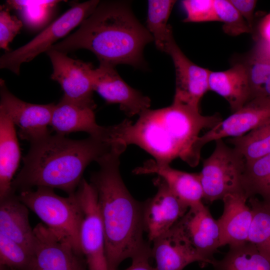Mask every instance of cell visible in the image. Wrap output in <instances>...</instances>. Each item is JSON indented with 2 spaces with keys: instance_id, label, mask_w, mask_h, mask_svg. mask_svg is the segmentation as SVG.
I'll return each instance as SVG.
<instances>
[{
  "instance_id": "ffe728a7",
  "label": "cell",
  "mask_w": 270,
  "mask_h": 270,
  "mask_svg": "<svg viewBox=\"0 0 270 270\" xmlns=\"http://www.w3.org/2000/svg\"><path fill=\"white\" fill-rule=\"evenodd\" d=\"M248 199L244 192L228 194L222 199L224 210L218 220L220 230L221 246H234L248 242L252 219Z\"/></svg>"
},
{
  "instance_id": "74e56055",
  "label": "cell",
  "mask_w": 270,
  "mask_h": 270,
  "mask_svg": "<svg viewBox=\"0 0 270 270\" xmlns=\"http://www.w3.org/2000/svg\"><path fill=\"white\" fill-rule=\"evenodd\" d=\"M260 96H264L270 100V76L262 88Z\"/></svg>"
},
{
  "instance_id": "603a6c76",
  "label": "cell",
  "mask_w": 270,
  "mask_h": 270,
  "mask_svg": "<svg viewBox=\"0 0 270 270\" xmlns=\"http://www.w3.org/2000/svg\"><path fill=\"white\" fill-rule=\"evenodd\" d=\"M14 126L10 117L0 110V200L12 193V183L20 159Z\"/></svg>"
},
{
  "instance_id": "44dd1931",
  "label": "cell",
  "mask_w": 270,
  "mask_h": 270,
  "mask_svg": "<svg viewBox=\"0 0 270 270\" xmlns=\"http://www.w3.org/2000/svg\"><path fill=\"white\" fill-rule=\"evenodd\" d=\"M209 90L224 98L232 112L252 100L248 76L243 62L235 63L224 71H210Z\"/></svg>"
},
{
  "instance_id": "d6986e66",
  "label": "cell",
  "mask_w": 270,
  "mask_h": 270,
  "mask_svg": "<svg viewBox=\"0 0 270 270\" xmlns=\"http://www.w3.org/2000/svg\"><path fill=\"white\" fill-rule=\"evenodd\" d=\"M135 174H156L173 194L189 208L203 204L204 192L198 173H189L150 159L134 168Z\"/></svg>"
},
{
  "instance_id": "836d02e7",
  "label": "cell",
  "mask_w": 270,
  "mask_h": 270,
  "mask_svg": "<svg viewBox=\"0 0 270 270\" xmlns=\"http://www.w3.org/2000/svg\"><path fill=\"white\" fill-rule=\"evenodd\" d=\"M22 22L15 16L11 15L9 10L0 6V48L8 52L11 51L8 44L19 33Z\"/></svg>"
},
{
  "instance_id": "7c38bea8",
  "label": "cell",
  "mask_w": 270,
  "mask_h": 270,
  "mask_svg": "<svg viewBox=\"0 0 270 270\" xmlns=\"http://www.w3.org/2000/svg\"><path fill=\"white\" fill-rule=\"evenodd\" d=\"M172 58L176 74V88L173 102L200 110V100L209 90L210 70L201 67L188 58L176 44L172 33L164 52Z\"/></svg>"
},
{
  "instance_id": "5b68a950",
  "label": "cell",
  "mask_w": 270,
  "mask_h": 270,
  "mask_svg": "<svg viewBox=\"0 0 270 270\" xmlns=\"http://www.w3.org/2000/svg\"><path fill=\"white\" fill-rule=\"evenodd\" d=\"M18 196L46 226L83 255L80 240L83 214L76 192L62 197L52 188L38 187L20 192Z\"/></svg>"
},
{
  "instance_id": "52a82bcc",
  "label": "cell",
  "mask_w": 270,
  "mask_h": 270,
  "mask_svg": "<svg viewBox=\"0 0 270 270\" xmlns=\"http://www.w3.org/2000/svg\"><path fill=\"white\" fill-rule=\"evenodd\" d=\"M99 2L98 0H90L74 4L28 42L2 55L0 68L8 69L18 75L22 64L30 62L42 52L48 50L58 40L88 18Z\"/></svg>"
},
{
  "instance_id": "ba28073f",
  "label": "cell",
  "mask_w": 270,
  "mask_h": 270,
  "mask_svg": "<svg viewBox=\"0 0 270 270\" xmlns=\"http://www.w3.org/2000/svg\"><path fill=\"white\" fill-rule=\"evenodd\" d=\"M76 194L82 211L80 240L88 270H109L96 192L90 182L82 178Z\"/></svg>"
},
{
  "instance_id": "d590c367",
  "label": "cell",
  "mask_w": 270,
  "mask_h": 270,
  "mask_svg": "<svg viewBox=\"0 0 270 270\" xmlns=\"http://www.w3.org/2000/svg\"><path fill=\"white\" fill-rule=\"evenodd\" d=\"M245 20L252 30H254V10L257 3L254 0H229Z\"/></svg>"
},
{
  "instance_id": "30bf717a",
  "label": "cell",
  "mask_w": 270,
  "mask_h": 270,
  "mask_svg": "<svg viewBox=\"0 0 270 270\" xmlns=\"http://www.w3.org/2000/svg\"><path fill=\"white\" fill-rule=\"evenodd\" d=\"M33 260L30 270H88L84 256L42 223L34 228Z\"/></svg>"
},
{
  "instance_id": "9a60e30c",
  "label": "cell",
  "mask_w": 270,
  "mask_h": 270,
  "mask_svg": "<svg viewBox=\"0 0 270 270\" xmlns=\"http://www.w3.org/2000/svg\"><path fill=\"white\" fill-rule=\"evenodd\" d=\"M152 242V257L156 270H184L194 262L208 264L192 244L180 220Z\"/></svg>"
},
{
  "instance_id": "d6a6232c",
  "label": "cell",
  "mask_w": 270,
  "mask_h": 270,
  "mask_svg": "<svg viewBox=\"0 0 270 270\" xmlns=\"http://www.w3.org/2000/svg\"><path fill=\"white\" fill-rule=\"evenodd\" d=\"M182 3L186 12L184 22H219L214 0H184Z\"/></svg>"
},
{
  "instance_id": "8fae6325",
  "label": "cell",
  "mask_w": 270,
  "mask_h": 270,
  "mask_svg": "<svg viewBox=\"0 0 270 270\" xmlns=\"http://www.w3.org/2000/svg\"><path fill=\"white\" fill-rule=\"evenodd\" d=\"M52 62L50 78L64 90V97L72 101L94 104L91 63L68 57L67 54L50 49L46 52Z\"/></svg>"
},
{
  "instance_id": "1f68e13d",
  "label": "cell",
  "mask_w": 270,
  "mask_h": 270,
  "mask_svg": "<svg viewBox=\"0 0 270 270\" xmlns=\"http://www.w3.org/2000/svg\"><path fill=\"white\" fill-rule=\"evenodd\" d=\"M219 22L223 24V31L228 35L237 36L252 33L248 24L229 0H214Z\"/></svg>"
},
{
  "instance_id": "9c48e42d",
  "label": "cell",
  "mask_w": 270,
  "mask_h": 270,
  "mask_svg": "<svg viewBox=\"0 0 270 270\" xmlns=\"http://www.w3.org/2000/svg\"><path fill=\"white\" fill-rule=\"evenodd\" d=\"M0 110L19 128L18 136L30 143L40 140L50 134V126L54 103L38 104L24 102L12 94L4 81L0 79Z\"/></svg>"
},
{
  "instance_id": "7a4b0ae2",
  "label": "cell",
  "mask_w": 270,
  "mask_h": 270,
  "mask_svg": "<svg viewBox=\"0 0 270 270\" xmlns=\"http://www.w3.org/2000/svg\"><path fill=\"white\" fill-rule=\"evenodd\" d=\"M125 150L112 146L96 162L100 168L90 178L97 194L109 270H117L148 244L143 238L142 202L132 196L120 174V157Z\"/></svg>"
},
{
  "instance_id": "f35d334b",
  "label": "cell",
  "mask_w": 270,
  "mask_h": 270,
  "mask_svg": "<svg viewBox=\"0 0 270 270\" xmlns=\"http://www.w3.org/2000/svg\"><path fill=\"white\" fill-rule=\"evenodd\" d=\"M8 270H13V269H10V268H8Z\"/></svg>"
},
{
  "instance_id": "e575fe53",
  "label": "cell",
  "mask_w": 270,
  "mask_h": 270,
  "mask_svg": "<svg viewBox=\"0 0 270 270\" xmlns=\"http://www.w3.org/2000/svg\"><path fill=\"white\" fill-rule=\"evenodd\" d=\"M254 34V48L270 55V13L260 22Z\"/></svg>"
},
{
  "instance_id": "cb8c5ba5",
  "label": "cell",
  "mask_w": 270,
  "mask_h": 270,
  "mask_svg": "<svg viewBox=\"0 0 270 270\" xmlns=\"http://www.w3.org/2000/svg\"><path fill=\"white\" fill-rule=\"evenodd\" d=\"M212 265L216 270H270V257L247 242L230 246L224 258Z\"/></svg>"
},
{
  "instance_id": "277c9868",
  "label": "cell",
  "mask_w": 270,
  "mask_h": 270,
  "mask_svg": "<svg viewBox=\"0 0 270 270\" xmlns=\"http://www.w3.org/2000/svg\"><path fill=\"white\" fill-rule=\"evenodd\" d=\"M111 150V145L89 136L72 140L56 134L30 143L23 158L24 166L12 183V191L33 187L58 188L68 196L74 194L87 166Z\"/></svg>"
},
{
  "instance_id": "f546056e",
  "label": "cell",
  "mask_w": 270,
  "mask_h": 270,
  "mask_svg": "<svg viewBox=\"0 0 270 270\" xmlns=\"http://www.w3.org/2000/svg\"><path fill=\"white\" fill-rule=\"evenodd\" d=\"M242 62L246 70L252 100L260 96L262 88L270 76V55L253 48Z\"/></svg>"
},
{
  "instance_id": "d4e9b609",
  "label": "cell",
  "mask_w": 270,
  "mask_h": 270,
  "mask_svg": "<svg viewBox=\"0 0 270 270\" xmlns=\"http://www.w3.org/2000/svg\"><path fill=\"white\" fill-rule=\"evenodd\" d=\"M242 181L248 198L259 195L262 200L270 202V154L246 162Z\"/></svg>"
},
{
  "instance_id": "5bb4252c",
  "label": "cell",
  "mask_w": 270,
  "mask_h": 270,
  "mask_svg": "<svg viewBox=\"0 0 270 270\" xmlns=\"http://www.w3.org/2000/svg\"><path fill=\"white\" fill-rule=\"evenodd\" d=\"M94 90L108 104H118L125 114L132 117L149 109L151 100L132 88L120 76L112 65L100 63L92 72Z\"/></svg>"
},
{
  "instance_id": "8d00e7d4",
  "label": "cell",
  "mask_w": 270,
  "mask_h": 270,
  "mask_svg": "<svg viewBox=\"0 0 270 270\" xmlns=\"http://www.w3.org/2000/svg\"><path fill=\"white\" fill-rule=\"evenodd\" d=\"M150 257L152 248L148 244L131 258V265L124 270H156L155 267L152 266L150 264Z\"/></svg>"
},
{
  "instance_id": "3957f363",
  "label": "cell",
  "mask_w": 270,
  "mask_h": 270,
  "mask_svg": "<svg viewBox=\"0 0 270 270\" xmlns=\"http://www.w3.org/2000/svg\"><path fill=\"white\" fill-rule=\"evenodd\" d=\"M152 41L126 2L105 1L100 2L76 31L50 49L67 54L84 48L92 52L100 63L140 67L144 48Z\"/></svg>"
},
{
  "instance_id": "8992f818",
  "label": "cell",
  "mask_w": 270,
  "mask_h": 270,
  "mask_svg": "<svg viewBox=\"0 0 270 270\" xmlns=\"http://www.w3.org/2000/svg\"><path fill=\"white\" fill-rule=\"evenodd\" d=\"M246 163L243 156L222 139L216 140L213 152L203 160L199 172L204 200L212 202L228 194L245 193L242 180Z\"/></svg>"
},
{
  "instance_id": "4dcf8cb0",
  "label": "cell",
  "mask_w": 270,
  "mask_h": 270,
  "mask_svg": "<svg viewBox=\"0 0 270 270\" xmlns=\"http://www.w3.org/2000/svg\"><path fill=\"white\" fill-rule=\"evenodd\" d=\"M33 257L28 250L0 234V266L14 270H30Z\"/></svg>"
},
{
  "instance_id": "83f0119b",
  "label": "cell",
  "mask_w": 270,
  "mask_h": 270,
  "mask_svg": "<svg viewBox=\"0 0 270 270\" xmlns=\"http://www.w3.org/2000/svg\"><path fill=\"white\" fill-rule=\"evenodd\" d=\"M252 219L248 242L270 257V202L256 196L248 199Z\"/></svg>"
},
{
  "instance_id": "4316f807",
  "label": "cell",
  "mask_w": 270,
  "mask_h": 270,
  "mask_svg": "<svg viewBox=\"0 0 270 270\" xmlns=\"http://www.w3.org/2000/svg\"><path fill=\"white\" fill-rule=\"evenodd\" d=\"M146 28L152 34L157 48L164 52L166 45L172 33L168 24L176 0H150L148 1Z\"/></svg>"
},
{
  "instance_id": "7402d4cb",
  "label": "cell",
  "mask_w": 270,
  "mask_h": 270,
  "mask_svg": "<svg viewBox=\"0 0 270 270\" xmlns=\"http://www.w3.org/2000/svg\"><path fill=\"white\" fill-rule=\"evenodd\" d=\"M28 210L16 193L0 200V234L33 254L34 234L29 221Z\"/></svg>"
},
{
  "instance_id": "4fadbf2b",
  "label": "cell",
  "mask_w": 270,
  "mask_h": 270,
  "mask_svg": "<svg viewBox=\"0 0 270 270\" xmlns=\"http://www.w3.org/2000/svg\"><path fill=\"white\" fill-rule=\"evenodd\" d=\"M153 182L157 192L154 196L142 202V206L144 232L150 242L170 229L189 209L173 194L161 178H154Z\"/></svg>"
},
{
  "instance_id": "f1b7e54d",
  "label": "cell",
  "mask_w": 270,
  "mask_h": 270,
  "mask_svg": "<svg viewBox=\"0 0 270 270\" xmlns=\"http://www.w3.org/2000/svg\"><path fill=\"white\" fill-rule=\"evenodd\" d=\"M59 0H7L6 8L18 12L23 21L30 29L36 30L46 24Z\"/></svg>"
},
{
  "instance_id": "2e32d148",
  "label": "cell",
  "mask_w": 270,
  "mask_h": 270,
  "mask_svg": "<svg viewBox=\"0 0 270 270\" xmlns=\"http://www.w3.org/2000/svg\"><path fill=\"white\" fill-rule=\"evenodd\" d=\"M270 119V100L264 96L256 98L200 136L198 146L202 148L212 141L242 136Z\"/></svg>"
},
{
  "instance_id": "6da1fadb",
  "label": "cell",
  "mask_w": 270,
  "mask_h": 270,
  "mask_svg": "<svg viewBox=\"0 0 270 270\" xmlns=\"http://www.w3.org/2000/svg\"><path fill=\"white\" fill-rule=\"evenodd\" d=\"M222 120L219 114L203 116L200 110L173 102L165 108L142 112L134 123L126 119L108 126V142L126 148L137 146L158 163L170 164L179 158L195 167L200 158V132Z\"/></svg>"
},
{
  "instance_id": "e0dca14e",
  "label": "cell",
  "mask_w": 270,
  "mask_h": 270,
  "mask_svg": "<svg viewBox=\"0 0 270 270\" xmlns=\"http://www.w3.org/2000/svg\"><path fill=\"white\" fill-rule=\"evenodd\" d=\"M96 104L80 103L62 96L55 105L50 126L56 134L65 136L77 132L108 142V128L98 125L96 120Z\"/></svg>"
},
{
  "instance_id": "484cf974",
  "label": "cell",
  "mask_w": 270,
  "mask_h": 270,
  "mask_svg": "<svg viewBox=\"0 0 270 270\" xmlns=\"http://www.w3.org/2000/svg\"><path fill=\"white\" fill-rule=\"evenodd\" d=\"M227 142L245 158L253 160L270 154V119L247 134L229 138Z\"/></svg>"
},
{
  "instance_id": "ac0fdd59",
  "label": "cell",
  "mask_w": 270,
  "mask_h": 270,
  "mask_svg": "<svg viewBox=\"0 0 270 270\" xmlns=\"http://www.w3.org/2000/svg\"><path fill=\"white\" fill-rule=\"evenodd\" d=\"M184 230L198 254L206 263L213 264L214 254L221 247L220 230L204 204L190 208L180 219Z\"/></svg>"
}]
</instances>
